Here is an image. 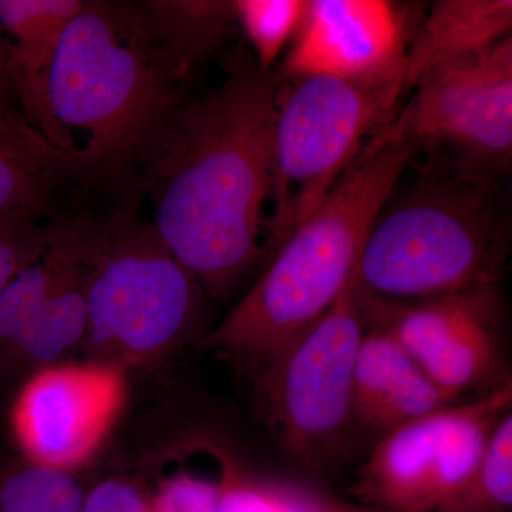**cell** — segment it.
<instances>
[{
  "mask_svg": "<svg viewBox=\"0 0 512 512\" xmlns=\"http://www.w3.org/2000/svg\"><path fill=\"white\" fill-rule=\"evenodd\" d=\"M379 323L367 320L355 370V426L383 437L410 421L457 403Z\"/></svg>",
  "mask_w": 512,
  "mask_h": 512,
  "instance_id": "obj_13",
  "label": "cell"
},
{
  "mask_svg": "<svg viewBox=\"0 0 512 512\" xmlns=\"http://www.w3.org/2000/svg\"><path fill=\"white\" fill-rule=\"evenodd\" d=\"M221 480L178 474L161 488L154 512H215L220 500Z\"/></svg>",
  "mask_w": 512,
  "mask_h": 512,
  "instance_id": "obj_25",
  "label": "cell"
},
{
  "mask_svg": "<svg viewBox=\"0 0 512 512\" xmlns=\"http://www.w3.org/2000/svg\"><path fill=\"white\" fill-rule=\"evenodd\" d=\"M512 412L495 427L480 463L431 512H510Z\"/></svg>",
  "mask_w": 512,
  "mask_h": 512,
  "instance_id": "obj_18",
  "label": "cell"
},
{
  "mask_svg": "<svg viewBox=\"0 0 512 512\" xmlns=\"http://www.w3.org/2000/svg\"><path fill=\"white\" fill-rule=\"evenodd\" d=\"M332 512H389V511L379 510V508H370V510H357V508H346V507H339V505H335V507H333Z\"/></svg>",
  "mask_w": 512,
  "mask_h": 512,
  "instance_id": "obj_28",
  "label": "cell"
},
{
  "mask_svg": "<svg viewBox=\"0 0 512 512\" xmlns=\"http://www.w3.org/2000/svg\"><path fill=\"white\" fill-rule=\"evenodd\" d=\"M495 286L389 305L362 299L366 318L389 330L448 396L485 394L511 382Z\"/></svg>",
  "mask_w": 512,
  "mask_h": 512,
  "instance_id": "obj_10",
  "label": "cell"
},
{
  "mask_svg": "<svg viewBox=\"0 0 512 512\" xmlns=\"http://www.w3.org/2000/svg\"><path fill=\"white\" fill-rule=\"evenodd\" d=\"M366 329L353 282L332 311L255 380L269 431L302 466L325 464L356 427L355 370Z\"/></svg>",
  "mask_w": 512,
  "mask_h": 512,
  "instance_id": "obj_8",
  "label": "cell"
},
{
  "mask_svg": "<svg viewBox=\"0 0 512 512\" xmlns=\"http://www.w3.org/2000/svg\"><path fill=\"white\" fill-rule=\"evenodd\" d=\"M49 221L25 214L0 215V293L45 251Z\"/></svg>",
  "mask_w": 512,
  "mask_h": 512,
  "instance_id": "obj_23",
  "label": "cell"
},
{
  "mask_svg": "<svg viewBox=\"0 0 512 512\" xmlns=\"http://www.w3.org/2000/svg\"><path fill=\"white\" fill-rule=\"evenodd\" d=\"M136 5L161 52L187 79L237 28L234 2L143 0Z\"/></svg>",
  "mask_w": 512,
  "mask_h": 512,
  "instance_id": "obj_16",
  "label": "cell"
},
{
  "mask_svg": "<svg viewBox=\"0 0 512 512\" xmlns=\"http://www.w3.org/2000/svg\"><path fill=\"white\" fill-rule=\"evenodd\" d=\"M59 175L30 164L0 144V215L25 214L50 220L59 211Z\"/></svg>",
  "mask_w": 512,
  "mask_h": 512,
  "instance_id": "obj_22",
  "label": "cell"
},
{
  "mask_svg": "<svg viewBox=\"0 0 512 512\" xmlns=\"http://www.w3.org/2000/svg\"><path fill=\"white\" fill-rule=\"evenodd\" d=\"M403 190L397 181L367 234L356 272L365 301L403 305L495 286L507 225L495 181L431 161Z\"/></svg>",
  "mask_w": 512,
  "mask_h": 512,
  "instance_id": "obj_4",
  "label": "cell"
},
{
  "mask_svg": "<svg viewBox=\"0 0 512 512\" xmlns=\"http://www.w3.org/2000/svg\"><path fill=\"white\" fill-rule=\"evenodd\" d=\"M83 282L55 293L0 355V365L18 363L43 369L82 346L87 326Z\"/></svg>",
  "mask_w": 512,
  "mask_h": 512,
  "instance_id": "obj_17",
  "label": "cell"
},
{
  "mask_svg": "<svg viewBox=\"0 0 512 512\" xmlns=\"http://www.w3.org/2000/svg\"><path fill=\"white\" fill-rule=\"evenodd\" d=\"M335 505L301 485L234 471L222 476L215 512H332Z\"/></svg>",
  "mask_w": 512,
  "mask_h": 512,
  "instance_id": "obj_20",
  "label": "cell"
},
{
  "mask_svg": "<svg viewBox=\"0 0 512 512\" xmlns=\"http://www.w3.org/2000/svg\"><path fill=\"white\" fill-rule=\"evenodd\" d=\"M511 0H440L431 6L402 66L403 94L431 72L487 52L511 36Z\"/></svg>",
  "mask_w": 512,
  "mask_h": 512,
  "instance_id": "obj_15",
  "label": "cell"
},
{
  "mask_svg": "<svg viewBox=\"0 0 512 512\" xmlns=\"http://www.w3.org/2000/svg\"><path fill=\"white\" fill-rule=\"evenodd\" d=\"M84 497L62 468L30 463L0 470V512H82Z\"/></svg>",
  "mask_w": 512,
  "mask_h": 512,
  "instance_id": "obj_19",
  "label": "cell"
},
{
  "mask_svg": "<svg viewBox=\"0 0 512 512\" xmlns=\"http://www.w3.org/2000/svg\"><path fill=\"white\" fill-rule=\"evenodd\" d=\"M281 83L239 59L214 92L184 104L140 178L154 225L202 292L227 301L269 251Z\"/></svg>",
  "mask_w": 512,
  "mask_h": 512,
  "instance_id": "obj_1",
  "label": "cell"
},
{
  "mask_svg": "<svg viewBox=\"0 0 512 512\" xmlns=\"http://www.w3.org/2000/svg\"><path fill=\"white\" fill-rule=\"evenodd\" d=\"M237 26L254 52V62L268 72L293 33L298 32L308 2L303 0H232Z\"/></svg>",
  "mask_w": 512,
  "mask_h": 512,
  "instance_id": "obj_21",
  "label": "cell"
},
{
  "mask_svg": "<svg viewBox=\"0 0 512 512\" xmlns=\"http://www.w3.org/2000/svg\"><path fill=\"white\" fill-rule=\"evenodd\" d=\"M121 399L117 367L94 362L43 367L16 402V434L33 463L67 471L96 450Z\"/></svg>",
  "mask_w": 512,
  "mask_h": 512,
  "instance_id": "obj_11",
  "label": "cell"
},
{
  "mask_svg": "<svg viewBox=\"0 0 512 512\" xmlns=\"http://www.w3.org/2000/svg\"><path fill=\"white\" fill-rule=\"evenodd\" d=\"M412 99L365 147L403 144L429 151L461 173L494 181L512 157V37L441 67L413 86ZM413 154V156H414Z\"/></svg>",
  "mask_w": 512,
  "mask_h": 512,
  "instance_id": "obj_7",
  "label": "cell"
},
{
  "mask_svg": "<svg viewBox=\"0 0 512 512\" xmlns=\"http://www.w3.org/2000/svg\"><path fill=\"white\" fill-rule=\"evenodd\" d=\"M0 144L42 170L60 177L67 173L69 158L50 147L45 138L33 130L25 120L8 116L2 111H0Z\"/></svg>",
  "mask_w": 512,
  "mask_h": 512,
  "instance_id": "obj_24",
  "label": "cell"
},
{
  "mask_svg": "<svg viewBox=\"0 0 512 512\" xmlns=\"http://www.w3.org/2000/svg\"><path fill=\"white\" fill-rule=\"evenodd\" d=\"M403 20L386 0H313L284 70L293 79L402 80ZM403 87V86H402Z\"/></svg>",
  "mask_w": 512,
  "mask_h": 512,
  "instance_id": "obj_12",
  "label": "cell"
},
{
  "mask_svg": "<svg viewBox=\"0 0 512 512\" xmlns=\"http://www.w3.org/2000/svg\"><path fill=\"white\" fill-rule=\"evenodd\" d=\"M141 194L97 212L83 291V348L120 369L168 355L200 329L204 296L190 272L138 214Z\"/></svg>",
  "mask_w": 512,
  "mask_h": 512,
  "instance_id": "obj_5",
  "label": "cell"
},
{
  "mask_svg": "<svg viewBox=\"0 0 512 512\" xmlns=\"http://www.w3.org/2000/svg\"><path fill=\"white\" fill-rule=\"evenodd\" d=\"M16 107H19V99L10 67L9 37L0 23V111L8 116L23 119Z\"/></svg>",
  "mask_w": 512,
  "mask_h": 512,
  "instance_id": "obj_27",
  "label": "cell"
},
{
  "mask_svg": "<svg viewBox=\"0 0 512 512\" xmlns=\"http://www.w3.org/2000/svg\"><path fill=\"white\" fill-rule=\"evenodd\" d=\"M82 512H154L133 485L104 481L84 497Z\"/></svg>",
  "mask_w": 512,
  "mask_h": 512,
  "instance_id": "obj_26",
  "label": "cell"
},
{
  "mask_svg": "<svg viewBox=\"0 0 512 512\" xmlns=\"http://www.w3.org/2000/svg\"><path fill=\"white\" fill-rule=\"evenodd\" d=\"M511 404L507 382L390 431L360 471L357 493L379 510L433 511L480 463Z\"/></svg>",
  "mask_w": 512,
  "mask_h": 512,
  "instance_id": "obj_9",
  "label": "cell"
},
{
  "mask_svg": "<svg viewBox=\"0 0 512 512\" xmlns=\"http://www.w3.org/2000/svg\"><path fill=\"white\" fill-rule=\"evenodd\" d=\"M412 157L403 144L363 148L205 343L258 379L353 285L367 234Z\"/></svg>",
  "mask_w": 512,
  "mask_h": 512,
  "instance_id": "obj_3",
  "label": "cell"
},
{
  "mask_svg": "<svg viewBox=\"0 0 512 512\" xmlns=\"http://www.w3.org/2000/svg\"><path fill=\"white\" fill-rule=\"evenodd\" d=\"M136 3L84 0L50 77V109L72 147L69 180L110 195L141 190L188 101Z\"/></svg>",
  "mask_w": 512,
  "mask_h": 512,
  "instance_id": "obj_2",
  "label": "cell"
},
{
  "mask_svg": "<svg viewBox=\"0 0 512 512\" xmlns=\"http://www.w3.org/2000/svg\"><path fill=\"white\" fill-rule=\"evenodd\" d=\"M402 96L399 77L342 80L313 76L296 79L291 89L281 87L269 217L272 254L315 214L362 153L370 130L389 121Z\"/></svg>",
  "mask_w": 512,
  "mask_h": 512,
  "instance_id": "obj_6",
  "label": "cell"
},
{
  "mask_svg": "<svg viewBox=\"0 0 512 512\" xmlns=\"http://www.w3.org/2000/svg\"><path fill=\"white\" fill-rule=\"evenodd\" d=\"M84 0H0V23L9 37L10 67L22 117L67 158L72 147L50 109V77L57 50Z\"/></svg>",
  "mask_w": 512,
  "mask_h": 512,
  "instance_id": "obj_14",
  "label": "cell"
}]
</instances>
